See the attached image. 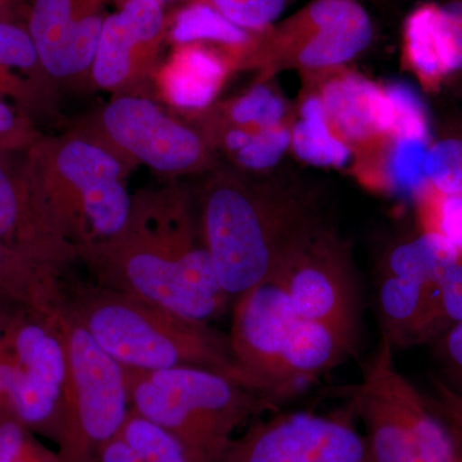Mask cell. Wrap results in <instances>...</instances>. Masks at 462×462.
Listing matches in <instances>:
<instances>
[{
  "label": "cell",
  "mask_w": 462,
  "mask_h": 462,
  "mask_svg": "<svg viewBox=\"0 0 462 462\" xmlns=\"http://www.w3.org/2000/svg\"><path fill=\"white\" fill-rule=\"evenodd\" d=\"M60 320L69 373L58 460L97 462L100 449L117 436L130 411L124 367L93 339L65 300Z\"/></svg>",
  "instance_id": "7"
},
{
  "label": "cell",
  "mask_w": 462,
  "mask_h": 462,
  "mask_svg": "<svg viewBox=\"0 0 462 462\" xmlns=\"http://www.w3.org/2000/svg\"><path fill=\"white\" fill-rule=\"evenodd\" d=\"M430 300V287L380 273L376 287L380 337H384L394 349L416 342Z\"/></svg>",
  "instance_id": "21"
},
{
  "label": "cell",
  "mask_w": 462,
  "mask_h": 462,
  "mask_svg": "<svg viewBox=\"0 0 462 462\" xmlns=\"http://www.w3.org/2000/svg\"><path fill=\"white\" fill-rule=\"evenodd\" d=\"M63 294L88 333L121 366L144 372L200 367L251 387L231 352L229 336L208 322L94 282L63 279Z\"/></svg>",
  "instance_id": "2"
},
{
  "label": "cell",
  "mask_w": 462,
  "mask_h": 462,
  "mask_svg": "<svg viewBox=\"0 0 462 462\" xmlns=\"http://www.w3.org/2000/svg\"><path fill=\"white\" fill-rule=\"evenodd\" d=\"M30 187L54 229L78 252L114 238L126 225L132 163L105 143L75 130L42 135L23 153Z\"/></svg>",
  "instance_id": "4"
},
{
  "label": "cell",
  "mask_w": 462,
  "mask_h": 462,
  "mask_svg": "<svg viewBox=\"0 0 462 462\" xmlns=\"http://www.w3.org/2000/svg\"><path fill=\"white\" fill-rule=\"evenodd\" d=\"M223 462H374L363 431L348 416L284 412L252 425Z\"/></svg>",
  "instance_id": "11"
},
{
  "label": "cell",
  "mask_w": 462,
  "mask_h": 462,
  "mask_svg": "<svg viewBox=\"0 0 462 462\" xmlns=\"http://www.w3.org/2000/svg\"><path fill=\"white\" fill-rule=\"evenodd\" d=\"M427 400L445 424L462 460V396L446 385H439L437 396L427 397Z\"/></svg>",
  "instance_id": "36"
},
{
  "label": "cell",
  "mask_w": 462,
  "mask_h": 462,
  "mask_svg": "<svg viewBox=\"0 0 462 462\" xmlns=\"http://www.w3.org/2000/svg\"><path fill=\"white\" fill-rule=\"evenodd\" d=\"M458 263L457 249L437 231L428 230L418 238L392 248L380 273L409 279L431 288Z\"/></svg>",
  "instance_id": "22"
},
{
  "label": "cell",
  "mask_w": 462,
  "mask_h": 462,
  "mask_svg": "<svg viewBox=\"0 0 462 462\" xmlns=\"http://www.w3.org/2000/svg\"><path fill=\"white\" fill-rule=\"evenodd\" d=\"M171 39L181 45L214 42L231 50H245L254 41V32L236 26L203 0H196L176 14Z\"/></svg>",
  "instance_id": "24"
},
{
  "label": "cell",
  "mask_w": 462,
  "mask_h": 462,
  "mask_svg": "<svg viewBox=\"0 0 462 462\" xmlns=\"http://www.w3.org/2000/svg\"><path fill=\"white\" fill-rule=\"evenodd\" d=\"M272 281L284 289L300 318L357 339L361 289L354 264L339 239L319 220L291 245Z\"/></svg>",
  "instance_id": "10"
},
{
  "label": "cell",
  "mask_w": 462,
  "mask_h": 462,
  "mask_svg": "<svg viewBox=\"0 0 462 462\" xmlns=\"http://www.w3.org/2000/svg\"><path fill=\"white\" fill-rule=\"evenodd\" d=\"M428 141L413 138H389L384 156V173L397 189L411 194H424L430 187L425 171Z\"/></svg>",
  "instance_id": "26"
},
{
  "label": "cell",
  "mask_w": 462,
  "mask_h": 462,
  "mask_svg": "<svg viewBox=\"0 0 462 462\" xmlns=\"http://www.w3.org/2000/svg\"><path fill=\"white\" fill-rule=\"evenodd\" d=\"M403 56L422 83L433 87L460 71L436 3L413 9L403 27Z\"/></svg>",
  "instance_id": "20"
},
{
  "label": "cell",
  "mask_w": 462,
  "mask_h": 462,
  "mask_svg": "<svg viewBox=\"0 0 462 462\" xmlns=\"http://www.w3.org/2000/svg\"><path fill=\"white\" fill-rule=\"evenodd\" d=\"M42 135L29 116L0 100V152H26Z\"/></svg>",
  "instance_id": "34"
},
{
  "label": "cell",
  "mask_w": 462,
  "mask_h": 462,
  "mask_svg": "<svg viewBox=\"0 0 462 462\" xmlns=\"http://www.w3.org/2000/svg\"><path fill=\"white\" fill-rule=\"evenodd\" d=\"M231 352L252 388L275 406L282 402V369L302 318L284 289L266 282L233 302Z\"/></svg>",
  "instance_id": "12"
},
{
  "label": "cell",
  "mask_w": 462,
  "mask_h": 462,
  "mask_svg": "<svg viewBox=\"0 0 462 462\" xmlns=\"http://www.w3.org/2000/svg\"><path fill=\"white\" fill-rule=\"evenodd\" d=\"M97 284L191 320L208 322L231 305L200 229L193 196L171 182L134 194L124 229L79 251Z\"/></svg>",
  "instance_id": "1"
},
{
  "label": "cell",
  "mask_w": 462,
  "mask_h": 462,
  "mask_svg": "<svg viewBox=\"0 0 462 462\" xmlns=\"http://www.w3.org/2000/svg\"><path fill=\"white\" fill-rule=\"evenodd\" d=\"M0 66L17 69L53 89L56 87L42 69L32 36L20 23L0 21Z\"/></svg>",
  "instance_id": "30"
},
{
  "label": "cell",
  "mask_w": 462,
  "mask_h": 462,
  "mask_svg": "<svg viewBox=\"0 0 462 462\" xmlns=\"http://www.w3.org/2000/svg\"><path fill=\"white\" fill-rule=\"evenodd\" d=\"M97 462H142V460L132 447L117 434L102 447Z\"/></svg>",
  "instance_id": "39"
},
{
  "label": "cell",
  "mask_w": 462,
  "mask_h": 462,
  "mask_svg": "<svg viewBox=\"0 0 462 462\" xmlns=\"http://www.w3.org/2000/svg\"><path fill=\"white\" fill-rule=\"evenodd\" d=\"M300 114V120L291 130V147L296 156L310 165H346L351 158V145L334 132L320 96L307 97Z\"/></svg>",
  "instance_id": "23"
},
{
  "label": "cell",
  "mask_w": 462,
  "mask_h": 462,
  "mask_svg": "<svg viewBox=\"0 0 462 462\" xmlns=\"http://www.w3.org/2000/svg\"><path fill=\"white\" fill-rule=\"evenodd\" d=\"M249 130L245 144L236 152V162L251 170L275 166L291 147V132L287 125L272 129Z\"/></svg>",
  "instance_id": "32"
},
{
  "label": "cell",
  "mask_w": 462,
  "mask_h": 462,
  "mask_svg": "<svg viewBox=\"0 0 462 462\" xmlns=\"http://www.w3.org/2000/svg\"><path fill=\"white\" fill-rule=\"evenodd\" d=\"M462 322V263L452 266L436 287L430 288V300L419 339L437 333L443 324Z\"/></svg>",
  "instance_id": "29"
},
{
  "label": "cell",
  "mask_w": 462,
  "mask_h": 462,
  "mask_svg": "<svg viewBox=\"0 0 462 462\" xmlns=\"http://www.w3.org/2000/svg\"><path fill=\"white\" fill-rule=\"evenodd\" d=\"M369 14L356 0H314L264 36L273 56L300 69H337L355 60L373 41Z\"/></svg>",
  "instance_id": "13"
},
{
  "label": "cell",
  "mask_w": 462,
  "mask_h": 462,
  "mask_svg": "<svg viewBox=\"0 0 462 462\" xmlns=\"http://www.w3.org/2000/svg\"><path fill=\"white\" fill-rule=\"evenodd\" d=\"M165 32L162 3L125 0L123 8L103 23L91 78L115 96L135 90L156 71L158 51Z\"/></svg>",
  "instance_id": "14"
},
{
  "label": "cell",
  "mask_w": 462,
  "mask_h": 462,
  "mask_svg": "<svg viewBox=\"0 0 462 462\" xmlns=\"http://www.w3.org/2000/svg\"><path fill=\"white\" fill-rule=\"evenodd\" d=\"M454 191L462 193V141L455 139L454 143Z\"/></svg>",
  "instance_id": "40"
},
{
  "label": "cell",
  "mask_w": 462,
  "mask_h": 462,
  "mask_svg": "<svg viewBox=\"0 0 462 462\" xmlns=\"http://www.w3.org/2000/svg\"><path fill=\"white\" fill-rule=\"evenodd\" d=\"M25 152H0V243L35 263L67 275L79 261L30 187L23 166Z\"/></svg>",
  "instance_id": "16"
},
{
  "label": "cell",
  "mask_w": 462,
  "mask_h": 462,
  "mask_svg": "<svg viewBox=\"0 0 462 462\" xmlns=\"http://www.w3.org/2000/svg\"><path fill=\"white\" fill-rule=\"evenodd\" d=\"M227 71L226 60L214 51L185 44L162 67L161 89L178 107L207 108L223 87Z\"/></svg>",
  "instance_id": "18"
},
{
  "label": "cell",
  "mask_w": 462,
  "mask_h": 462,
  "mask_svg": "<svg viewBox=\"0 0 462 462\" xmlns=\"http://www.w3.org/2000/svg\"><path fill=\"white\" fill-rule=\"evenodd\" d=\"M20 384L21 373L17 361L5 340L0 336V410L12 412V402Z\"/></svg>",
  "instance_id": "37"
},
{
  "label": "cell",
  "mask_w": 462,
  "mask_h": 462,
  "mask_svg": "<svg viewBox=\"0 0 462 462\" xmlns=\"http://www.w3.org/2000/svg\"><path fill=\"white\" fill-rule=\"evenodd\" d=\"M124 372L130 407L178 438L194 462H223L236 431L276 407L261 392L212 370Z\"/></svg>",
  "instance_id": "5"
},
{
  "label": "cell",
  "mask_w": 462,
  "mask_h": 462,
  "mask_svg": "<svg viewBox=\"0 0 462 462\" xmlns=\"http://www.w3.org/2000/svg\"><path fill=\"white\" fill-rule=\"evenodd\" d=\"M21 3H23V0H0V21L17 23L14 20V14L20 11L18 5Z\"/></svg>",
  "instance_id": "41"
},
{
  "label": "cell",
  "mask_w": 462,
  "mask_h": 462,
  "mask_svg": "<svg viewBox=\"0 0 462 462\" xmlns=\"http://www.w3.org/2000/svg\"><path fill=\"white\" fill-rule=\"evenodd\" d=\"M105 0H32L27 32L51 83L91 76L106 16Z\"/></svg>",
  "instance_id": "15"
},
{
  "label": "cell",
  "mask_w": 462,
  "mask_h": 462,
  "mask_svg": "<svg viewBox=\"0 0 462 462\" xmlns=\"http://www.w3.org/2000/svg\"><path fill=\"white\" fill-rule=\"evenodd\" d=\"M117 434L138 454L142 462H194L178 438L132 407Z\"/></svg>",
  "instance_id": "25"
},
{
  "label": "cell",
  "mask_w": 462,
  "mask_h": 462,
  "mask_svg": "<svg viewBox=\"0 0 462 462\" xmlns=\"http://www.w3.org/2000/svg\"><path fill=\"white\" fill-rule=\"evenodd\" d=\"M197 207L203 238L231 305L272 281L291 245L318 221L309 205L287 191L226 173L207 181Z\"/></svg>",
  "instance_id": "3"
},
{
  "label": "cell",
  "mask_w": 462,
  "mask_h": 462,
  "mask_svg": "<svg viewBox=\"0 0 462 462\" xmlns=\"http://www.w3.org/2000/svg\"><path fill=\"white\" fill-rule=\"evenodd\" d=\"M60 306L54 312L23 305L0 307V336L14 354L21 373L12 412L30 430L45 434L56 442L69 373Z\"/></svg>",
  "instance_id": "8"
},
{
  "label": "cell",
  "mask_w": 462,
  "mask_h": 462,
  "mask_svg": "<svg viewBox=\"0 0 462 462\" xmlns=\"http://www.w3.org/2000/svg\"><path fill=\"white\" fill-rule=\"evenodd\" d=\"M319 96L334 132L351 147L391 138L393 109L384 88L345 74L327 81Z\"/></svg>",
  "instance_id": "17"
},
{
  "label": "cell",
  "mask_w": 462,
  "mask_h": 462,
  "mask_svg": "<svg viewBox=\"0 0 462 462\" xmlns=\"http://www.w3.org/2000/svg\"><path fill=\"white\" fill-rule=\"evenodd\" d=\"M227 20L251 32H266L282 16L288 0H205Z\"/></svg>",
  "instance_id": "33"
},
{
  "label": "cell",
  "mask_w": 462,
  "mask_h": 462,
  "mask_svg": "<svg viewBox=\"0 0 462 462\" xmlns=\"http://www.w3.org/2000/svg\"><path fill=\"white\" fill-rule=\"evenodd\" d=\"M442 352L448 364L449 374L462 389V322L447 333ZM455 393L462 396V391Z\"/></svg>",
  "instance_id": "38"
},
{
  "label": "cell",
  "mask_w": 462,
  "mask_h": 462,
  "mask_svg": "<svg viewBox=\"0 0 462 462\" xmlns=\"http://www.w3.org/2000/svg\"><path fill=\"white\" fill-rule=\"evenodd\" d=\"M393 109V129L391 138H413L430 142V120L418 91L403 81H393L384 87Z\"/></svg>",
  "instance_id": "28"
},
{
  "label": "cell",
  "mask_w": 462,
  "mask_h": 462,
  "mask_svg": "<svg viewBox=\"0 0 462 462\" xmlns=\"http://www.w3.org/2000/svg\"><path fill=\"white\" fill-rule=\"evenodd\" d=\"M431 187V185H430ZM434 194V227L462 254V193L443 194L431 187Z\"/></svg>",
  "instance_id": "35"
},
{
  "label": "cell",
  "mask_w": 462,
  "mask_h": 462,
  "mask_svg": "<svg viewBox=\"0 0 462 462\" xmlns=\"http://www.w3.org/2000/svg\"><path fill=\"white\" fill-rule=\"evenodd\" d=\"M374 462H462L445 424L397 369L394 348L380 337L360 382L348 391Z\"/></svg>",
  "instance_id": "6"
},
{
  "label": "cell",
  "mask_w": 462,
  "mask_h": 462,
  "mask_svg": "<svg viewBox=\"0 0 462 462\" xmlns=\"http://www.w3.org/2000/svg\"><path fill=\"white\" fill-rule=\"evenodd\" d=\"M78 130L105 143L132 165L144 163L172 178L206 169L211 160L205 135L139 94L115 96Z\"/></svg>",
  "instance_id": "9"
},
{
  "label": "cell",
  "mask_w": 462,
  "mask_h": 462,
  "mask_svg": "<svg viewBox=\"0 0 462 462\" xmlns=\"http://www.w3.org/2000/svg\"><path fill=\"white\" fill-rule=\"evenodd\" d=\"M65 278L0 243V307L23 305L57 311L63 302Z\"/></svg>",
  "instance_id": "19"
},
{
  "label": "cell",
  "mask_w": 462,
  "mask_h": 462,
  "mask_svg": "<svg viewBox=\"0 0 462 462\" xmlns=\"http://www.w3.org/2000/svg\"><path fill=\"white\" fill-rule=\"evenodd\" d=\"M287 106L266 85H257L227 109L231 124L245 129H272L284 125Z\"/></svg>",
  "instance_id": "27"
},
{
  "label": "cell",
  "mask_w": 462,
  "mask_h": 462,
  "mask_svg": "<svg viewBox=\"0 0 462 462\" xmlns=\"http://www.w3.org/2000/svg\"><path fill=\"white\" fill-rule=\"evenodd\" d=\"M14 413L0 410V462H60Z\"/></svg>",
  "instance_id": "31"
},
{
  "label": "cell",
  "mask_w": 462,
  "mask_h": 462,
  "mask_svg": "<svg viewBox=\"0 0 462 462\" xmlns=\"http://www.w3.org/2000/svg\"><path fill=\"white\" fill-rule=\"evenodd\" d=\"M157 2L163 3L166 2V0H157ZM203 2H205V0H203Z\"/></svg>",
  "instance_id": "42"
}]
</instances>
